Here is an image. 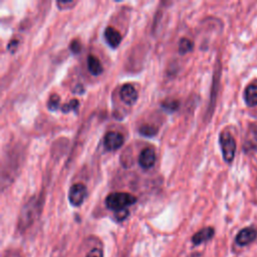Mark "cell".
I'll list each match as a JSON object with an SVG mask.
<instances>
[{
    "instance_id": "17",
    "label": "cell",
    "mask_w": 257,
    "mask_h": 257,
    "mask_svg": "<svg viewBox=\"0 0 257 257\" xmlns=\"http://www.w3.org/2000/svg\"><path fill=\"white\" fill-rule=\"evenodd\" d=\"M61 105V98L58 95H53L50 98V101L48 103V108L51 112H55L60 108Z\"/></svg>"
},
{
    "instance_id": "22",
    "label": "cell",
    "mask_w": 257,
    "mask_h": 257,
    "mask_svg": "<svg viewBox=\"0 0 257 257\" xmlns=\"http://www.w3.org/2000/svg\"><path fill=\"white\" fill-rule=\"evenodd\" d=\"M17 46H18V41L13 39L9 42V45L7 46V50L10 51L11 53H14L16 50H17Z\"/></svg>"
},
{
    "instance_id": "16",
    "label": "cell",
    "mask_w": 257,
    "mask_h": 257,
    "mask_svg": "<svg viewBox=\"0 0 257 257\" xmlns=\"http://www.w3.org/2000/svg\"><path fill=\"white\" fill-rule=\"evenodd\" d=\"M78 106H79L78 101H77L76 99H73V100H71L69 103H67V104H65L64 106H63V107L61 108V110H62V112L64 113V114H67V113H69V112H71V111H73V112L76 113Z\"/></svg>"
},
{
    "instance_id": "15",
    "label": "cell",
    "mask_w": 257,
    "mask_h": 257,
    "mask_svg": "<svg viewBox=\"0 0 257 257\" xmlns=\"http://www.w3.org/2000/svg\"><path fill=\"white\" fill-rule=\"evenodd\" d=\"M180 103L177 100H166L162 103V108L168 112V113H173L179 108Z\"/></svg>"
},
{
    "instance_id": "11",
    "label": "cell",
    "mask_w": 257,
    "mask_h": 257,
    "mask_svg": "<svg viewBox=\"0 0 257 257\" xmlns=\"http://www.w3.org/2000/svg\"><path fill=\"white\" fill-rule=\"evenodd\" d=\"M244 100L248 107L257 106V83H251L245 89Z\"/></svg>"
},
{
    "instance_id": "1",
    "label": "cell",
    "mask_w": 257,
    "mask_h": 257,
    "mask_svg": "<svg viewBox=\"0 0 257 257\" xmlns=\"http://www.w3.org/2000/svg\"><path fill=\"white\" fill-rule=\"evenodd\" d=\"M42 200L37 197H32L23 207L19 215L18 227L21 230H25L28 228L34 220L39 216L41 209Z\"/></svg>"
},
{
    "instance_id": "9",
    "label": "cell",
    "mask_w": 257,
    "mask_h": 257,
    "mask_svg": "<svg viewBox=\"0 0 257 257\" xmlns=\"http://www.w3.org/2000/svg\"><path fill=\"white\" fill-rule=\"evenodd\" d=\"M105 38H106V41L108 42V45L113 49H117L121 45L122 35L119 32V30H117L115 27L109 26L106 28Z\"/></svg>"
},
{
    "instance_id": "12",
    "label": "cell",
    "mask_w": 257,
    "mask_h": 257,
    "mask_svg": "<svg viewBox=\"0 0 257 257\" xmlns=\"http://www.w3.org/2000/svg\"><path fill=\"white\" fill-rule=\"evenodd\" d=\"M88 69L93 75H100L104 71L102 63L97 57L93 55H90L88 57Z\"/></svg>"
},
{
    "instance_id": "21",
    "label": "cell",
    "mask_w": 257,
    "mask_h": 257,
    "mask_svg": "<svg viewBox=\"0 0 257 257\" xmlns=\"http://www.w3.org/2000/svg\"><path fill=\"white\" fill-rule=\"evenodd\" d=\"M128 215V211L127 209H125V210H121V211H118V212L116 213V217H117V219H118V220H120V221H122V220L126 219Z\"/></svg>"
},
{
    "instance_id": "18",
    "label": "cell",
    "mask_w": 257,
    "mask_h": 257,
    "mask_svg": "<svg viewBox=\"0 0 257 257\" xmlns=\"http://www.w3.org/2000/svg\"><path fill=\"white\" fill-rule=\"evenodd\" d=\"M69 50H70V52H71L72 54H74V55L78 54V53L80 52V50H81L80 42L77 41L76 39L72 40V41L70 42V45H69Z\"/></svg>"
},
{
    "instance_id": "14",
    "label": "cell",
    "mask_w": 257,
    "mask_h": 257,
    "mask_svg": "<svg viewBox=\"0 0 257 257\" xmlns=\"http://www.w3.org/2000/svg\"><path fill=\"white\" fill-rule=\"evenodd\" d=\"M139 132H140V134H141L142 136H144V137L152 138V137H154V136L157 135L158 130H157L156 127H154V126H152V125H144V126H142V127L140 128Z\"/></svg>"
},
{
    "instance_id": "3",
    "label": "cell",
    "mask_w": 257,
    "mask_h": 257,
    "mask_svg": "<svg viewBox=\"0 0 257 257\" xmlns=\"http://www.w3.org/2000/svg\"><path fill=\"white\" fill-rule=\"evenodd\" d=\"M219 144H220L224 161L226 163H231L234 160L235 153H236L235 139L228 131H224L220 134Z\"/></svg>"
},
{
    "instance_id": "13",
    "label": "cell",
    "mask_w": 257,
    "mask_h": 257,
    "mask_svg": "<svg viewBox=\"0 0 257 257\" xmlns=\"http://www.w3.org/2000/svg\"><path fill=\"white\" fill-rule=\"evenodd\" d=\"M193 47H194V44L190 39L181 38V40L179 41V45H178V50L181 55H185V54L192 52Z\"/></svg>"
},
{
    "instance_id": "19",
    "label": "cell",
    "mask_w": 257,
    "mask_h": 257,
    "mask_svg": "<svg viewBox=\"0 0 257 257\" xmlns=\"http://www.w3.org/2000/svg\"><path fill=\"white\" fill-rule=\"evenodd\" d=\"M85 257H104V253L100 248H93L91 251H89Z\"/></svg>"
},
{
    "instance_id": "8",
    "label": "cell",
    "mask_w": 257,
    "mask_h": 257,
    "mask_svg": "<svg viewBox=\"0 0 257 257\" xmlns=\"http://www.w3.org/2000/svg\"><path fill=\"white\" fill-rule=\"evenodd\" d=\"M156 163V153L153 148L144 149L139 156V164L144 169L152 168Z\"/></svg>"
},
{
    "instance_id": "20",
    "label": "cell",
    "mask_w": 257,
    "mask_h": 257,
    "mask_svg": "<svg viewBox=\"0 0 257 257\" xmlns=\"http://www.w3.org/2000/svg\"><path fill=\"white\" fill-rule=\"evenodd\" d=\"M74 4H75V2H72V1H59L58 2V6L60 9H69Z\"/></svg>"
},
{
    "instance_id": "6",
    "label": "cell",
    "mask_w": 257,
    "mask_h": 257,
    "mask_svg": "<svg viewBox=\"0 0 257 257\" xmlns=\"http://www.w3.org/2000/svg\"><path fill=\"white\" fill-rule=\"evenodd\" d=\"M120 98H121L122 102L125 103L126 105L132 106L138 100V93H137L136 89L134 88V85H132L130 83H126L121 88Z\"/></svg>"
},
{
    "instance_id": "2",
    "label": "cell",
    "mask_w": 257,
    "mask_h": 257,
    "mask_svg": "<svg viewBox=\"0 0 257 257\" xmlns=\"http://www.w3.org/2000/svg\"><path fill=\"white\" fill-rule=\"evenodd\" d=\"M137 202V198L126 192H115L106 198V206L110 210H114L116 212L125 210L127 207L131 206Z\"/></svg>"
},
{
    "instance_id": "4",
    "label": "cell",
    "mask_w": 257,
    "mask_h": 257,
    "mask_svg": "<svg viewBox=\"0 0 257 257\" xmlns=\"http://www.w3.org/2000/svg\"><path fill=\"white\" fill-rule=\"evenodd\" d=\"M88 196V189L83 184L76 183L72 185L68 192V200L72 206H80Z\"/></svg>"
},
{
    "instance_id": "5",
    "label": "cell",
    "mask_w": 257,
    "mask_h": 257,
    "mask_svg": "<svg viewBox=\"0 0 257 257\" xmlns=\"http://www.w3.org/2000/svg\"><path fill=\"white\" fill-rule=\"evenodd\" d=\"M124 143H125V139L123 135L119 132L111 131L105 135L104 144L109 151H116L120 149L124 145Z\"/></svg>"
},
{
    "instance_id": "7",
    "label": "cell",
    "mask_w": 257,
    "mask_h": 257,
    "mask_svg": "<svg viewBox=\"0 0 257 257\" xmlns=\"http://www.w3.org/2000/svg\"><path fill=\"white\" fill-rule=\"evenodd\" d=\"M257 238V231L253 227L243 228L236 235L235 241L239 246H247Z\"/></svg>"
},
{
    "instance_id": "10",
    "label": "cell",
    "mask_w": 257,
    "mask_h": 257,
    "mask_svg": "<svg viewBox=\"0 0 257 257\" xmlns=\"http://www.w3.org/2000/svg\"><path fill=\"white\" fill-rule=\"evenodd\" d=\"M214 234H215V231H214V229L212 227H205L193 235L192 242L194 245L202 244V243L212 239Z\"/></svg>"
}]
</instances>
